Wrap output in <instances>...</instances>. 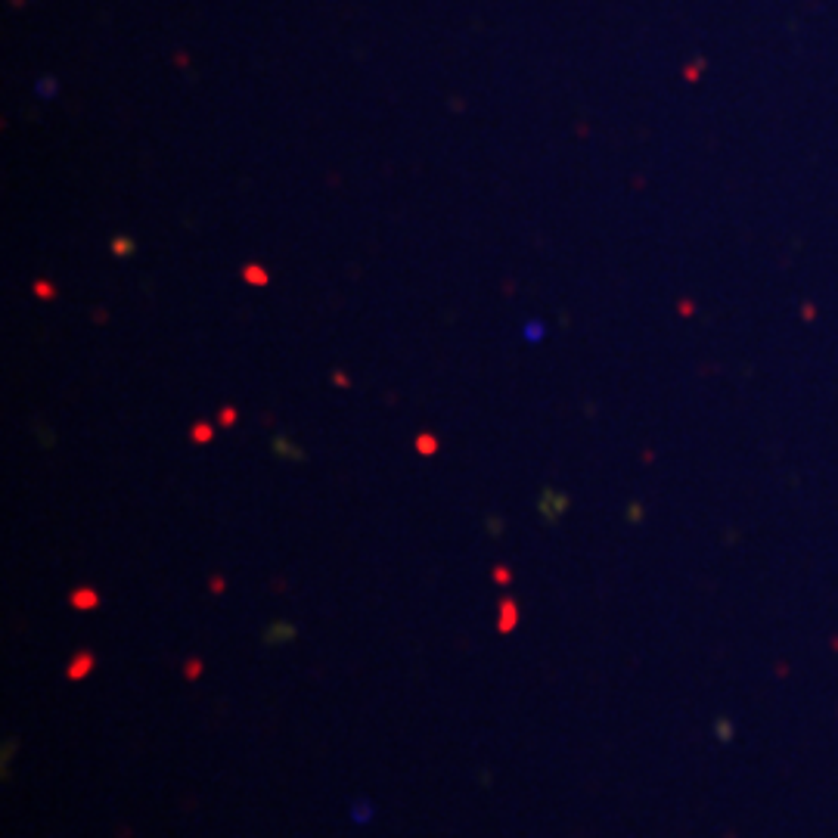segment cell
I'll list each match as a JSON object with an SVG mask.
<instances>
[{"mask_svg":"<svg viewBox=\"0 0 838 838\" xmlns=\"http://www.w3.org/2000/svg\"><path fill=\"white\" fill-rule=\"evenodd\" d=\"M90 668H94V655H90V652H81L75 661H71V668L66 671V677H69V680H81L84 674H90Z\"/></svg>","mask_w":838,"mask_h":838,"instance_id":"6da1fadb","label":"cell"},{"mask_svg":"<svg viewBox=\"0 0 838 838\" xmlns=\"http://www.w3.org/2000/svg\"><path fill=\"white\" fill-rule=\"evenodd\" d=\"M71 602H75V606H81V609H94L96 606V596L94 593H78Z\"/></svg>","mask_w":838,"mask_h":838,"instance_id":"7a4b0ae2","label":"cell"}]
</instances>
